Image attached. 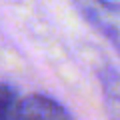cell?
<instances>
[{"mask_svg":"<svg viewBox=\"0 0 120 120\" xmlns=\"http://www.w3.org/2000/svg\"><path fill=\"white\" fill-rule=\"evenodd\" d=\"M78 12L98 30L120 54V4L112 0H72Z\"/></svg>","mask_w":120,"mask_h":120,"instance_id":"cell-1","label":"cell"},{"mask_svg":"<svg viewBox=\"0 0 120 120\" xmlns=\"http://www.w3.org/2000/svg\"><path fill=\"white\" fill-rule=\"evenodd\" d=\"M14 120H72L62 104L42 94H30L16 104Z\"/></svg>","mask_w":120,"mask_h":120,"instance_id":"cell-2","label":"cell"},{"mask_svg":"<svg viewBox=\"0 0 120 120\" xmlns=\"http://www.w3.org/2000/svg\"><path fill=\"white\" fill-rule=\"evenodd\" d=\"M100 86L104 94V106L110 120H120V72L114 68H102L98 72Z\"/></svg>","mask_w":120,"mask_h":120,"instance_id":"cell-3","label":"cell"},{"mask_svg":"<svg viewBox=\"0 0 120 120\" xmlns=\"http://www.w3.org/2000/svg\"><path fill=\"white\" fill-rule=\"evenodd\" d=\"M16 94L8 84H0V120H14L16 110Z\"/></svg>","mask_w":120,"mask_h":120,"instance_id":"cell-4","label":"cell"}]
</instances>
